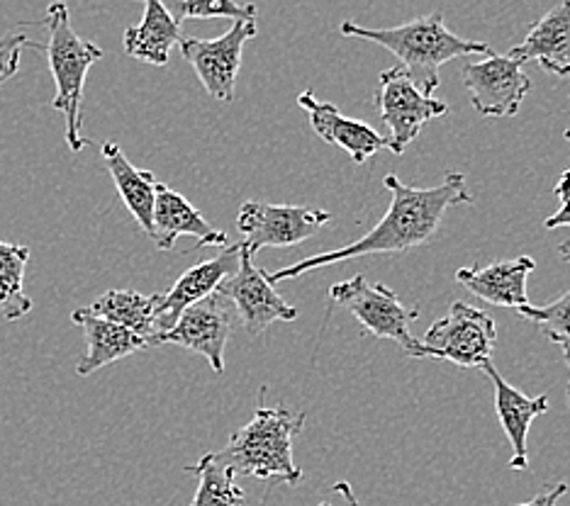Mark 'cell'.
<instances>
[{
  "label": "cell",
  "instance_id": "9a60e30c",
  "mask_svg": "<svg viewBox=\"0 0 570 506\" xmlns=\"http://www.w3.org/2000/svg\"><path fill=\"white\" fill-rule=\"evenodd\" d=\"M178 237H193L198 246H223V249L227 246V234L223 229L207 222L184 195L159 183L149 239L157 244L159 251H171Z\"/></svg>",
  "mask_w": 570,
  "mask_h": 506
},
{
  "label": "cell",
  "instance_id": "277c9868",
  "mask_svg": "<svg viewBox=\"0 0 570 506\" xmlns=\"http://www.w3.org/2000/svg\"><path fill=\"white\" fill-rule=\"evenodd\" d=\"M45 24L49 30L47 61L51 78L57 83V96L51 108L63 115L67 120V145L73 153H81L88 141L81 135L83 125V88L88 69L102 59V49L88 39L79 37L71 28L69 8L61 0H55L47 8Z\"/></svg>",
  "mask_w": 570,
  "mask_h": 506
},
{
  "label": "cell",
  "instance_id": "ba28073f",
  "mask_svg": "<svg viewBox=\"0 0 570 506\" xmlns=\"http://www.w3.org/2000/svg\"><path fill=\"white\" fill-rule=\"evenodd\" d=\"M235 321V305H232L229 297L215 290L213 295L203 297L200 302L184 309V315L176 319L171 329L154 334L149 339V348L164 344L188 348L193 354L203 356L219 375L225 370V348Z\"/></svg>",
  "mask_w": 570,
  "mask_h": 506
},
{
  "label": "cell",
  "instance_id": "5bb4252c",
  "mask_svg": "<svg viewBox=\"0 0 570 506\" xmlns=\"http://www.w3.org/2000/svg\"><path fill=\"white\" fill-rule=\"evenodd\" d=\"M297 102L307 110L309 125H313L315 135L320 139H325L327 145L344 149L348 156H352V161L356 166L366 163L371 156L385 149L383 135L375 132V129L368 127L366 122L346 117L340 108L332 106V102L317 100L309 90H303V93L297 96Z\"/></svg>",
  "mask_w": 570,
  "mask_h": 506
},
{
  "label": "cell",
  "instance_id": "d4e9b609",
  "mask_svg": "<svg viewBox=\"0 0 570 506\" xmlns=\"http://www.w3.org/2000/svg\"><path fill=\"white\" fill-rule=\"evenodd\" d=\"M171 18L180 24L184 20H256V6L239 0H161Z\"/></svg>",
  "mask_w": 570,
  "mask_h": 506
},
{
  "label": "cell",
  "instance_id": "52a82bcc",
  "mask_svg": "<svg viewBox=\"0 0 570 506\" xmlns=\"http://www.w3.org/2000/svg\"><path fill=\"white\" fill-rule=\"evenodd\" d=\"M375 108L387 127L385 149H391L395 156L407 151L426 122L449 112L446 102L424 96L403 67L387 69L379 76Z\"/></svg>",
  "mask_w": 570,
  "mask_h": 506
},
{
  "label": "cell",
  "instance_id": "4316f807",
  "mask_svg": "<svg viewBox=\"0 0 570 506\" xmlns=\"http://www.w3.org/2000/svg\"><path fill=\"white\" fill-rule=\"evenodd\" d=\"M32 49V51H42L45 44L35 42L28 34L22 32H8L0 37V86L8 83L10 78H16L20 71V59L22 51Z\"/></svg>",
  "mask_w": 570,
  "mask_h": 506
},
{
  "label": "cell",
  "instance_id": "cb8c5ba5",
  "mask_svg": "<svg viewBox=\"0 0 570 506\" xmlns=\"http://www.w3.org/2000/svg\"><path fill=\"white\" fill-rule=\"evenodd\" d=\"M28 246L0 241V311L8 321L28 317L35 309L32 297L24 292V270H28Z\"/></svg>",
  "mask_w": 570,
  "mask_h": 506
},
{
  "label": "cell",
  "instance_id": "9c48e42d",
  "mask_svg": "<svg viewBox=\"0 0 570 506\" xmlns=\"http://www.w3.org/2000/svg\"><path fill=\"white\" fill-rule=\"evenodd\" d=\"M256 34L254 20H235V24L215 39L180 37V54L200 78L203 88L210 98L232 102L235 100L237 76L242 69L244 44Z\"/></svg>",
  "mask_w": 570,
  "mask_h": 506
},
{
  "label": "cell",
  "instance_id": "e0dca14e",
  "mask_svg": "<svg viewBox=\"0 0 570 506\" xmlns=\"http://www.w3.org/2000/svg\"><path fill=\"white\" fill-rule=\"evenodd\" d=\"M537 268V261L531 256H517L512 261H500L490 266H473V268H459L456 280L465 290L473 292L481 300L520 309L529 305L527 280L531 270Z\"/></svg>",
  "mask_w": 570,
  "mask_h": 506
},
{
  "label": "cell",
  "instance_id": "30bf717a",
  "mask_svg": "<svg viewBox=\"0 0 570 506\" xmlns=\"http://www.w3.org/2000/svg\"><path fill=\"white\" fill-rule=\"evenodd\" d=\"M332 215L327 210H309L295 205H268V202H244L237 215V227L244 234L242 246L252 256L268 246H297L330 225Z\"/></svg>",
  "mask_w": 570,
  "mask_h": 506
},
{
  "label": "cell",
  "instance_id": "2e32d148",
  "mask_svg": "<svg viewBox=\"0 0 570 506\" xmlns=\"http://www.w3.org/2000/svg\"><path fill=\"white\" fill-rule=\"evenodd\" d=\"M481 370L492 380V387H495V411H498L502 431H504V436H508L510 446H512L510 467L512 470H524V467L529 465V453H527L529 428H531V421L549 411V397L547 395H539V397L522 395L520 389L512 387L508 380L502 378L492 360L483 363Z\"/></svg>",
  "mask_w": 570,
  "mask_h": 506
},
{
  "label": "cell",
  "instance_id": "83f0119b",
  "mask_svg": "<svg viewBox=\"0 0 570 506\" xmlns=\"http://www.w3.org/2000/svg\"><path fill=\"white\" fill-rule=\"evenodd\" d=\"M553 195L561 200V207H559V212L551 215L547 222H543V227H547V229L570 227V168H568V171H563L561 180L556 183Z\"/></svg>",
  "mask_w": 570,
  "mask_h": 506
},
{
  "label": "cell",
  "instance_id": "7c38bea8",
  "mask_svg": "<svg viewBox=\"0 0 570 506\" xmlns=\"http://www.w3.org/2000/svg\"><path fill=\"white\" fill-rule=\"evenodd\" d=\"M217 292L229 297L237 319L252 336L264 334L274 321H295L297 309L276 292L268 270L252 264V254L239 244V268L219 285Z\"/></svg>",
  "mask_w": 570,
  "mask_h": 506
},
{
  "label": "cell",
  "instance_id": "3957f363",
  "mask_svg": "<svg viewBox=\"0 0 570 506\" xmlns=\"http://www.w3.org/2000/svg\"><path fill=\"white\" fill-rule=\"evenodd\" d=\"M266 387L258 397L254 419L232 434L227 446L217 453L232 470L256 479H281L295 487L303 479V470L293 460V438L305 424L303 411L291 407H266Z\"/></svg>",
  "mask_w": 570,
  "mask_h": 506
},
{
  "label": "cell",
  "instance_id": "d6986e66",
  "mask_svg": "<svg viewBox=\"0 0 570 506\" xmlns=\"http://www.w3.org/2000/svg\"><path fill=\"white\" fill-rule=\"evenodd\" d=\"M508 54L517 61H539L543 71L559 78L570 76V0L551 8L522 44L512 47Z\"/></svg>",
  "mask_w": 570,
  "mask_h": 506
},
{
  "label": "cell",
  "instance_id": "44dd1931",
  "mask_svg": "<svg viewBox=\"0 0 570 506\" xmlns=\"http://www.w3.org/2000/svg\"><path fill=\"white\" fill-rule=\"evenodd\" d=\"M180 24L171 18L161 0H145V16L135 28H127L122 44L127 57L151 63V67H166L171 49L180 42Z\"/></svg>",
  "mask_w": 570,
  "mask_h": 506
},
{
  "label": "cell",
  "instance_id": "1f68e13d",
  "mask_svg": "<svg viewBox=\"0 0 570 506\" xmlns=\"http://www.w3.org/2000/svg\"><path fill=\"white\" fill-rule=\"evenodd\" d=\"M559 254H561V258H563V261H566V264H570V241H568V244H561V246H559Z\"/></svg>",
  "mask_w": 570,
  "mask_h": 506
},
{
  "label": "cell",
  "instance_id": "f1b7e54d",
  "mask_svg": "<svg viewBox=\"0 0 570 506\" xmlns=\"http://www.w3.org/2000/svg\"><path fill=\"white\" fill-rule=\"evenodd\" d=\"M568 492V485L566 483H556V485H547L543 487L539 495L534 499H529L524 504H517V506H556L559 504V499Z\"/></svg>",
  "mask_w": 570,
  "mask_h": 506
},
{
  "label": "cell",
  "instance_id": "603a6c76",
  "mask_svg": "<svg viewBox=\"0 0 570 506\" xmlns=\"http://www.w3.org/2000/svg\"><path fill=\"white\" fill-rule=\"evenodd\" d=\"M186 470L198 475V489L190 506H246L237 473L217 453H205L198 465H190Z\"/></svg>",
  "mask_w": 570,
  "mask_h": 506
},
{
  "label": "cell",
  "instance_id": "836d02e7",
  "mask_svg": "<svg viewBox=\"0 0 570 506\" xmlns=\"http://www.w3.org/2000/svg\"><path fill=\"white\" fill-rule=\"evenodd\" d=\"M320 506H330V504H320Z\"/></svg>",
  "mask_w": 570,
  "mask_h": 506
},
{
  "label": "cell",
  "instance_id": "4dcf8cb0",
  "mask_svg": "<svg viewBox=\"0 0 570 506\" xmlns=\"http://www.w3.org/2000/svg\"><path fill=\"white\" fill-rule=\"evenodd\" d=\"M559 346L561 350H563V360H566V366H568V370H570V344L568 341H561V344H556ZM568 407H570V380H568Z\"/></svg>",
  "mask_w": 570,
  "mask_h": 506
},
{
  "label": "cell",
  "instance_id": "6da1fadb",
  "mask_svg": "<svg viewBox=\"0 0 570 506\" xmlns=\"http://www.w3.org/2000/svg\"><path fill=\"white\" fill-rule=\"evenodd\" d=\"M383 186L391 190V207H387L381 222L368 234L344 246V249L309 256L288 268L268 272V280L278 285L283 280L303 276V272L352 261V258L373 254H403L417 249V246H424L426 241L434 239V234L442 227L451 207L473 202L463 173H446L442 183L434 188H412L405 186L395 173H391L383 178Z\"/></svg>",
  "mask_w": 570,
  "mask_h": 506
},
{
  "label": "cell",
  "instance_id": "7402d4cb",
  "mask_svg": "<svg viewBox=\"0 0 570 506\" xmlns=\"http://www.w3.org/2000/svg\"><path fill=\"white\" fill-rule=\"evenodd\" d=\"M161 300H164V292L141 295L135 290H108L106 295H100L88 309L102 319H110L129 331L145 336L149 341L151 336L157 334Z\"/></svg>",
  "mask_w": 570,
  "mask_h": 506
},
{
  "label": "cell",
  "instance_id": "ac0fdd59",
  "mask_svg": "<svg viewBox=\"0 0 570 506\" xmlns=\"http://www.w3.org/2000/svg\"><path fill=\"white\" fill-rule=\"evenodd\" d=\"M71 321L79 324L86 336V354L79 360V368H76L81 378L110 366V363H118L127 356L149 348V341L145 336L129 331L110 319L94 315L88 307L73 309Z\"/></svg>",
  "mask_w": 570,
  "mask_h": 506
},
{
  "label": "cell",
  "instance_id": "8fae6325",
  "mask_svg": "<svg viewBox=\"0 0 570 506\" xmlns=\"http://www.w3.org/2000/svg\"><path fill=\"white\" fill-rule=\"evenodd\" d=\"M461 76L471 96V106L483 117L517 115L531 90L524 63L510 54H495V51H490L483 61L465 63Z\"/></svg>",
  "mask_w": 570,
  "mask_h": 506
},
{
  "label": "cell",
  "instance_id": "f546056e",
  "mask_svg": "<svg viewBox=\"0 0 570 506\" xmlns=\"http://www.w3.org/2000/svg\"><path fill=\"white\" fill-rule=\"evenodd\" d=\"M334 492H336V495H342V497H344V502H346L348 506H361V502H358V499H356V495H354L352 485L344 483V479H342V483H336V485H334Z\"/></svg>",
  "mask_w": 570,
  "mask_h": 506
},
{
  "label": "cell",
  "instance_id": "4fadbf2b",
  "mask_svg": "<svg viewBox=\"0 0 570 506\" xmlns=\"http://www.w3.org/2000/svg\"><path fill=\"white\" fill-rule=\"evenodd\" d=\"M239 268V244L225 246V251L200 261L188 268L171 288L164 292V300L159 307L157 319V334L168 331L176 324V319L184 315V309L200 302L203 297L213 295L219 285H223L232 272Z\"/></svg>",
  "mask_w": 570,
  "mask_h": 506
},
{
  "label": "cell",
  "instance_id": "8992f818",
  "mask_svg": "<svg viewBox=\"0 0 570 506\" xmlns=\"http://www.w3.org/2000/svg\"><path fill=\"white\" fill-rule=\"evenodd\" d=\"M498 344L495 319L465 302H453L444 319L434 321L420 341V358L449 360L461 368H483Z\"/></svg>",
  "mask_w": 570,
  "mask_h": 506
},
{
  "label": "cell",
  "instance_id": "484cf974",
  "mask_svg": "<svg viewBox=\"0 0 570 506\" xmlns=\"http://www.w3.org/2000/svg\"><path fill=\"white\" fill-rule=\"evenodd\" d=\"M517 315L534 321L541 329V334L549 336L553 344H561V341L570 344V290L551 305H543V307L524 305L517 309Z\"/></svg>",
  "mask_w": 570,
  "mask_h": 506
},
{
  "label": "cell",
  "instance_id": "ffe728a7",
  "mask_svg": "<svg viewBox=\"0 0 570 506\" xmlns=\"http://www.w3.org/2000/svg\"><path fill=\"white\" fill-rule=\"evenodd\" d=\"M100 156L102 161H106L108 173L115 188H118L129 215L135 217V222L141 227V231L151 237L154 202H157L159 180L154 178L151 171H141V168L129 163L125 151L115 145V141H106L100 149Z\"/></svg>",
  "mask_w": 570,
  "mask_h": 506
},
{
  "label": "cell",
  "instance_id": "d6a6232c",
  "mask_svg": "<svg viewBox=\"0 0 570 506\" xmlns=\"http://www.w3.org/2000/svg\"><path fill=\"white\" fill-rule=\"evenodd\" d=\"M566 139H568V141H570V127H568V129H566Z\"/></svg>",
  "mask_w": 570,
  "mask_h": 506
},
{
  "label": "cell",
  "instance_id": "5b68a950",
  "mask_svg": "<svg viewBox=\"0 0 570 506\" xmlns=\"http://www.w3.org/2000/svg\"><path fill=\"white\" fill-rule=\"evenodd\" d=\"M332 302L344 307L361 321V327L375 339H387L403 346L412 358H420V341L410 334V324L417 321L420 307L400 300V295L385 285H371L364 276H354L332 285Z\"/></svg>",
  "mask_w": 570,
  "mask_h": 506
},
{
  "label": "cell",
  "instance_id": "7a4b0ae2",
  "mask_svg": "<svg viewBox=\"0 0 570 506\" xmlns=\"http://www.w3.org/2000/svg\"><path fill=\"white\" fill-rule=\"evenodd\" d=\"M340 32L352 39H366L385 47L400 59V67L407 71L412 83L417 86L424 96H434L439 88V69L451 59L483 54L488 57L492 47L485 42H473L453 34L442 12H430V16L410 20L397 28H364L354 20L340 24Z\"/></svg>",
  "mask_w": 570,
  "mask_h": 506
}]
</instances>
